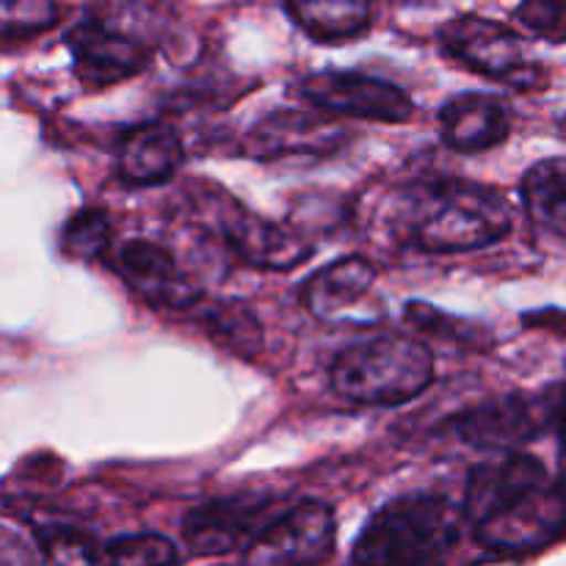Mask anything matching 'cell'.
Instances as JSON below:
<instances>
[{
    "mask_svg": "<svg viewBox=\"0 0 566 566\" xmlns=\"http://www.w3.org/2000/svg\"><path fill=\"white\" fill-rule=\"evenodd\" d=\"M545 462L523 451L475 464L464 486V520L495 558H517L562 539Z\"/></svg>",
    "mask_w": 566,
    "mask_h": 566,
    "instance_id": "6da1fadb",
    "label": "cell"
},
{
    "mask_svg": "<svg viewBox=\"0 0 566 566\" xmlns=\"http://www.w3.org/2000/svg\"><path fill=\"white\" fill-rule=\"evenodd\" d=\"M542 401H545L547 429H551L553 434L558 437V442L566 448V381L542 392Z\"/></svg>",
    "mask_w": 566,
    "mask_h": 566,
    "instance_id": "484cf974",
    "label": "cell"
},
{
    "mask_svg": "<svg viewBox=\"0 0 566 566\" xmlns=\"http://www.w3.org/2000/svg\"><path fill=\"white\" fill-rule=\"evenodd\" d=\"M403 318H407L409 326L423 332V335L442 337V340H451V343H462V346L490 348L492 343L490 329H486V326L470 324V321L457 318V315L442 313V310L431 307L429 302H420V298H412V302L403 307Z\"/></svg>",
    "mask_w": 566,
    "mask_h": 566,
    "instance_id": "ffe728a7",
    "label": "cell"
},
{
    "mask_svg": "<svg viewBox=\"0 0 566 566\" xmlns=\"http://www.w3.org/2000/svg\"><path fill=\"white\" fill-rule=\"evenodd\" d=\"M442 53L475 75L512 88L539 86L542 70L528 59L525 44L506 22L481 14H459L440 28Z\"/></svg>",
    "mask_w": 566,
    "mask_h": 566,
    "instance_id": "52a82bcc",
    "label": "cell"
},
{
    "mask_svg": "<svg viewBox=\"0 0 566 566\" xmlns=\"http://www.w3.org/2000/svg\"><path fill=\"white\" fill-rule=\"evenodd\" d=\"M205 324H208V329H213L216 335H219V340L241 348V354L243 348L254 346V343L260 340L258 321H254L252 313H249L247 307H241V304H219V307L208 310Z\"/></svg>",
    "mask_w": 566,
    "mask_h": 566,
    "instance_id": "d4e9b609",
    "label": "cell"
},
{
    "mask_svg": "<svg viewBox=\"0 0 566 566\" xmlns=\"http://www.w3.org/2000/svg\"><path fill=\"white\" fill-rule=\"evenodd\" d=\"M440 138L448 149L479 155L495 149L512 136L514 114L506 99L490 92H462L448 97L437 111Z\"/></svg>",
    "mask_w": 566,
    "mask_h": 566,
    "instance_id": "5bb4252c",
    "label": "cell"
},
{
    "mask_svg": "<svg viewBox=\"0 0 566 566\" xmlns=\"http://www.w3.org/2000/svg\"><path fill=\"white\" fill-rule=\"evenodd\" d=\"M348 142V130L340 122L329 119L326 111L313 108H276L260 116L243 138V153L260 164L280 160H324L340 153Z\"/></svg>",
    "mask_w": 566,
    "mask_h": 566,
    "instance_id": "30bf717a",
    "label": "cell"
},
{
    "mask_svg": "<svg viewBox=\"0 0 566 566\" xmlns=\"http://www.w3.org/2000/svg\"><path fill=\"white\" fill-rule=\"evenodd\" d=\"M376 287V269L370 260L348 254L315 271L302 285V304L326 324L357 318Z\"/></svg>",
    "mask_w": 566,
    "mask_h": 566,
    "instance_id": "2e32d148",
    "label": "cell"
},
{
    "mask_svg": "<svg viewBox=\"0 0 566 566\" xmlns=\"http://www.w3.org/2000/svg\"><path fill=\"white\" fill-rule=\"evenodd\" d=\"M335 512L326 503H293L243 551V562L263 566L329 562L335 553Z\"/></svg>",
    "mask_w": 566,
    "mask_h": 566,
    "instance_id": "7c38bea8",
    "label": "cell"
},
{
    "mask_svg": "<svg viewBox=\"0 0 566 566\" xmlns=\"http://www.w3.org/2000/svg\"><path fill=\"white\" fill-rule=\"evenodd\" d=\"M103 562L111 564H175L180 562L175 542L160 534H125L103 545Z\"/></svg>",
    "mask_w": 566,
    "mask_h": 566,
    "instance_id": "7402d4cb",
    "label": "cell"
},
{
    "mask_svg": "<svg viewBox=\"0 0 566 566\" xmlns=\"http://www.w3.org/2000/svg\"><path fill=\"white\" fill-rule=\"evenodd\" d=\"M562 127H564V130H566V119H564V125H562Z\"/></svg>",
    "mask_w": 566,
    "mask_h": 566,
    "instance_id": "f1b7e54d",
    "label": "cell"
},
{
    "mask_svg": "<svg viewBox=\"0 0 566 566\" xmlns=\"http://www.w3.org/2000/svg\"><path fill=\"white\" fill-rule=\"evenodd\" d=\"M298 31L318 44L363 39L374 28L376 0H282Z\"/></svg>",
    "mask_w": 566,
    "mask_h": 566,
    "instance_id": "e0dca14e",
    "label": "cell"
},
{
    "mask_svg": "<svg viewBox=\"0 0 566 566\" xmlns=\"http://www.w3.org/2000/svg\"><path fill=\"white\" fill-rule=\"evenodd\" d=\"M111 265L136 296L158 307L191 310L202 298V287L186 274L177 254L149 238H130L119 243Z\"/></svg>",
    "mask_w": 566,
    "mask_h": 566,
    "instance_id": "4fadbf2b",
    "label": "cell"
},
{
    "mask_svg": "<svg viewBox=\"0 0 566 566\" xmlns=\"http://www.w3.org/2000/svg\"><path fill=\"white\" fill-rule=\"evenodd\" d=\"M36 542L44 562L53 564H94L103 562V545L88 531L66 523H39Z\"/></svg>",
    "mask_w": 566,
    "mask_h": 566,
    "instance_id": "44dd1931",
    "label": "cell"
},
{
    "mask_svg": "<svg viewBox=\"0 0 566 566\" xmlns=\"http://www.w3.org/2000/svg\"><path fill=\"white\" fill-rule=\"evenodd\" d=\"M72 72L88 92L138 77L155 59V11L142 0H99L66 31Z\"/></svg>",
    "mask_w": 566,
    "mask_h": 566,
    "instance_id": "3957f363",
    "label": "cell"
},
{
    "mask_svg": "<svg viewBox=\"0 0 566 566\" xmlns=\"http://www.w3.org/2000/svg\"><path fill=\"white\" fill-rule=\"evenodd\" d=\"M514 17L525 31L545 42H566V0H520Z\"/></svg>",
    "mask_w": 566,
    "mask_h": 566,
    "instance_id": "cb8c5ba5",
    "label": "cell"
},
{
    "mask_svg": "<svg viewBox=\"0 0 566 566\" xmlns=\"http://www.w3.org/2000/svg\"><path fill=\"white\" fill-rule=\"evenodd\" d=\"M553 506H556L558 517V531H562V539L566 536V470L553 481Z\"/></svg>",
    "mask_w": 566,
    "mask_h": 566,
    "instance_id": "4316f807",
    "label": "cell"
},
{
    "mask_svg": "<svg viewBox=\"0 0 566 566\" xmlns=\"http://www.w3.org/2000/svg\"><path fill=\"white\" fill-rule=\"evenodd\" d=\"M287 506L271 492H241L230 497H213L182 517V542L193 556H227L247 551L280 517Z\"/></svg>",
    "mask_w": 566,
    "mask_h": 566,
    "instance_id": "9c48e42d",
    "label": "cell"
},
{
    "mask_svg": "<svg viewBox=\"0 0 566 566\" xmlns=\"http://www.w3.org/2000/svg\"><path fill=\"white\" fill-rule=\"evenodd\" d=\"M520 199L539 230L566 238V158H545L520 182Z\"/></svg>",
    "mask_w": 566,
    "mask_h": 566,
    "instance_id": "ac0fdd59",
    "label": "cell"
},
{
    "mask_svg": "<svg viewBox=\"0 0 566 566\" xmlns=\"http://www.w3.org/2000/svg\"><path fill=\"white\" fill-rule=\"evenodd\" d=\"M451 429L464 446L486 457L520 451L547 431L545 401L542 396L503 392L464 409L451 420Z\"/></svg>",
    "mask_w": 566,
    "mask_h": 566,
    "instance_id": "8fae6325",
    "label": "cell"
},
{
    "mask_svg": "<svg viewBox=\"0 0 566 566\" xmlns=\"http://www.w3.org/2000/svg\"><path fill=\"white\" fill-rule=\"evenodd\" d=\"M464 509L440 492H415L385 503L354 542L359 564H440L462 539Z\"/></svg>",
    "mask_w": 566,
    "mask_h": 566,
    "instance_id": "277c9868",
    "label": "cell"
},
{
    "mask_svg": "<svg viewBox=\"0 0 566 566\" xmlns=\"http://www.w3.org/2000/svg\"><path fill=\"white\" fill-rule=\"evenodd\" d=\"M114 241V224L108 213L99 208H83L64 221L59 235V249L66 260L88 263L111 252Z\"/></svg>",
    "mask_w": 566,
    "mask_h": 566,
    "instance_id": "d6986e66",
    "label": "cell"
},
{
    "mask_svg": "<svg viewBox=\"0 0 566 566\" xmlns=\"http://www.w3.org/2000/svg\"><path fill=\"white\" fill-rule=\"evenodd\" d=\"M434 381V354L423 340L381 335L343 348L329 368V385L359 407H401Z\"/></svg>",
    "mask_w": 566,
    "mask_h": 566,
    "instance_id": "5b68a950",
    "label": "cell"
},
{
    "mask_svg": "<svg viewBox=\"0 0 566 566\" xmlns=\"http://www.w3.org/2000/svg\"><path fill=\"white\" fill-rule=\"evenodd\" d=\"M193 210L202 216L205 227L221 238L227 249L243 265L258 271H293L307 263L315 243L302 227L280 224L243 208L224 188L193 193Z\"/></svg>",
    "mask_w": 566,
    "mask_h": 566,
    "instance_id": "8992f818",
    "label": "cell"
},
{
    "mask_svg": "<svg viewBox=\"0 0 566 566\" xmlns=\"http://www.w3.org/2000/svg\"><path fill=\"white\" fill-rule=\"evenodd\" d=\"M525 318H528V324L547 326V329L564 332L566 335V313H562V310H542V313H531Z\"/></svg>",
    "mask_w": 566,
    "mask_h": 566,
    "instance_id": "83f0119b",
    "label": "cell"
},
{
    "mask_svg": "<svg viewBox=\"0 0 566 566\" xmlns=\"http://www.w3.org/2000/svg\"><path fill=\"white\" fill-rule=\"evenodd\" d=\"M59 0H3V39H33L59 25Z\"/></svg>",
    "mask_w": 566,
    "mask_h": 566,
    "instance_id": "603a6c76",
    "label": "cell"
},
{
    "mask_svg": "<svg viewBox=\"0 0 566 566\" xmlns=\"http://www.w3.org/2000/svg\"><path fill=\"white\" fill-rule=\"evenodd\" d=\"M293 94L313 108L348 119L401 125L415 114V103L407 88L357 70L310 72L293 83Z\"/></svg>",
    "mask_w": 566,
    "mask_h": 566,
    "instance_id": "ba28073f",
    "label": "cell"
},
{
    "mask_svg": "<svg viewBox=\"0 0 566 566\" xmlns=\"http://www.w3.org/2000/svg\"><path fill=\"white\" fill-rule=\"evenodd\" d=\"M514 208L497 188L470 180L418 182L401 197L392 232L423 254H462L495 247L512 232Z\"/></svg>",
    "mask_w": 566,
    "mask_h": 566,
    "instance_id": "7a4b0ae2",
    "label": "cell"
},
{
    "mask_svg": "<svg viewBox=\"0 0 566 566\" xmlns=\"http://www.w3.org/2000/svg\"><path fill=\"white\" fill-rule=\"evenodd\" d=\"M186 160V147L169 122H142L127 127L114 149L116 177L127 188H155L169 182Z\"/></svg>",
    "mask_w": 566,
    "mask_h": 566,
    "instance_id": "9a60e30c",
    "label": "cell"
}]
</instances>
